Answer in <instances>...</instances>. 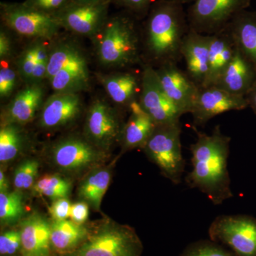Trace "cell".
I'll list each match as a JSON object with an SVG mask.
<instances>
[{
	"mask_svg": "<svg viewBox=\"0 0 256 256\" xmlns=\"http://www.w3.org/2000/svg\"><path fill=\"white\" fill-rule=\"evenodd\" d=\"M22 249V235L20 230H10L0 236V254L12 256Z\"/></svg>",
	"mask_w": 256,
	"mask_h": 256,
	"instance_id": "35",
	"label": "cell"
},
{
	"mask_svg": "<svg viewBox=\"0 0 256 256\" xmlns=\"http://www.w3.org/2000/svg\"><path fill=\"white\" fill-rule=\"evenodd\" d=\"M156 1L158 0H114L116 4L137 18L148 16Z\"/></svg>",
	"mask_w": 256,
	"mask_h": 256,
	"instance_id": "34",
	"label": "cell"
},
{
	"mask_svg": "<svg viewBox=\"0 0 256 256\" xmlns=\"http://www.w3.org/2000/svg\"><path fill=\"white\" fill-rule=\"evenodd\" d=\"M40 169V164L35 160L24 162L15 170L14 185L16 190H28L35 184Z\"/></svg>",
	"mask_w": 256,
	"mask_h": 256,
	"instance_id": "31",
	"label": "cell"
},
{
	"mask_svg": "<svg viewBox=\"0 0 256 256\" xmlns=\"http://www.w3.org/2000/svg\"><path fill=\"white\" fill-rule=\"evenodd\" d=\"M246 98L248 104V108L252 109L254 114L256 116V84L252 88V90L247 94V96H246Z\"/></svg>",
	"mask_w": 256,
	"mask_h": 256,
	"instance_id": "40",
	"label": "cell"
},
{
	"mask_svg": "<svg viewBox=\"0 0 256 256\" xmlns=\"http://www.w3.org/2000/svg\"><path fill=\"white\" fill-rule=\"evenodd\" d=\"M256 84L255 67L237 48L233 60L214 86L233 95L246 97Z\"/></svg>",
	"mask_w": 256,
	"mask_h": 256,
	"instance_id": "20",
	"label": "cell"
},
{
	"mask_svg": "<svg viewBox=\"0 0 256 256\" xmlns=\"http://www.w3.org/2000/svg\"><path fill=\"white\" fill-rule=\"evenodd\" d=\"M252 0H194L188 8L190 28L204 35L223 31L242 12L248 9Z\"/></svg>",
	"mask_w": 256,
	"mask_h": 256,
	"instance_id": "6",
	"label": "cell"
},
{
	"mask_svg": "<svg viewBox=\"0 0 256 256\" xmlns=\"http://www.w3.org/2000/svg\"><path fill=\"white\" fill-rule=\"evenodd\" d=\"M210 36V72L205 88L214 86L232 63L237 50L235 41L227 28Z\"/></svg>",
	"mask_w": 256,
	"mask_h": 256,
	"instance_id": "23",
	"label": "cell"
},
{
	"mask_svg": "<svg viewBox=\"0 0 256 256\" xmlns=\"http://www.w3.org/2000/svg\"><path fill=\"white\" fill-rule=\"evenodd\" d=\"M238 50L256 70V11L242 12L227 26Z\"/></svg>",
	"mask_w": 256,
	"mask_h": 256,
	"instance_id": "25",
	"label": "cell"
},
{
	"mask_svg": "<svg viewBox=\"0 0 256 256\" xmlns=\"http://www.w3.org/2000/svg\"><path fill=\"white\" fill-rule=\"evenodd\" d=\"M77 2L87 3V4H99V3L112 2V0H74Z\"/></svg>",
	"mask_w": 256,
	"mask_h": 256,
	"instance_id": "42",
	"label": "cell"
},
{
	"mask_svg": "<svg viewBox=\"0 0 256 256\" xmlns=\"http://www.w3.org/2000/svg\"><path fill=\"white\" fill-rule=\"evenodd\" d=\"M208 234L212 242L230 248L236 256H256V218L249 216L217 217Z\"/></svg>",
	"mask_w": 256,
	"mask_h": 256,
	"instance_id": "9",
	"label": "cell"
},
{
	"mask_svg": "<svg viewBox=\"0 0 256 256\" xmlns=\"http://www.w3.org/2000/svg\"><path fill=\"white\" fill-rule=\"evenodd\" d=\"M89 216V207L86 202H78L72 205L70 218L74 223L82 225Z\"/></svg>",
	"mask_w": 256,
	"mask_h": 256,
	"instance_id": "38",
	"label": "cell"
},
{
	"mask_svg": "<svg viewBox=\"0 0 256 256\" xmlns=\"http://www.w3.org/2000/svg\"><path fill=\"white\" fill-rule=\"evenodd\" d=\"M23 134L18 124H2L0 130V162L12 161L22 149Z\"/></svg>",
	"mask_w": 256,
	"mask_h": 256,
	"instance_id": "28",
	"label": "cell"
},
{
	"mask_svg": "<svg viewBox=\"0 0 256 256\" xmlns=\"http://www.w3.org/2000/svg\"><path fill=\"white\" fill-rule=\"evenodd\" d=\"M248 108L246 97L229 94L216 86L200 89L192 114L194 124L203 127L214 118L229 111Z\"/></svg>",
	"mask_w": 256,
	"mask_h": 256,
	"instance_id": "13",
	"label": "cell"
},
{
	"mask_svg": "<svg viewBox=\"0 0 256 256\" xmlns=\"http://www.w3.org/2000/svg\"><path fill=\"white\" fill-rule=\"evenodd\" d=\"M181 134L180 122L159 124L143 148L162 174L176 185L182 182L185 168Z\"/></svg>",
	"mask_w": 256,
	"mask_h": 256,
	"instance_id": "5",
	"label": "cell"
},
{
	"mask_svg": "<svg viewBox=\"0 0 256 256\" xmlns=\"http://www.w3.org/2000/svg\"><path fill=\"white\" fill-rule=\"evenodd\" d=\"M174 1L178 2L184 5L186 4H192V2H194V0H174Z\"/></svg>",
	"mask_w": 256,
	"mask_h": 256,
	"instance_id": "43",
	"label": "cell"
},
{
	"mask_svg": "<svg viewBox=\"0 0 256 256\" xmlns=\"http://www.w3.org/2000/svg\"><path fill=\"white\" fill-rule=\"evenodd\" d=\"M82 108L79 94L54 92L42 106L40 126L44 129L66 126L77 119Z\"/></svg>",
	"mask_w": 256,
	"mask_h": 256,
	"instance_id": "17",
	"label": "cell"
},
{
	"mask_svg": "<svg viewBox=\"0 0 256 256\" xmlns=\"http://www.w3.org/2000/svg\"><path fill=\"white\" fill-rule=\"evenodd\" d=\"M110 181V171L106 169L98 170L82 184L79 188V196L88 202L95 210H99Z\"/></svg>",
	"mask_w": 256,
	"mask_h": 256,
	"instance_id": "27",
	"label": "cell"
},
{
	"mask_svg": "<svg viewBox=\"0 0 256 256\" xmlns=\"http://www.w3.org/2000/svg\"><path fill=\"white\" fill-rule=\"evenodd\" d=\"M164 92L182 112L192 114L200 88L178 64H168L156 69Z\"/></svg>",
	"mask_w": 256,
	"mask_h": 256,
	"instance_id": "14",
	"label": "cell"
},
{
	"mask_svg": "<svg viewBox=\"0 0 256 256\" xmlns=\"http://www.w3.org/2000/svg\"><path fill=\"white\" fill-rule=\"evenodd\" d=\"M45 89L43 84H30L18 92L3 114V124H25L34 118L43 104Z\"/></svg>",
	"mask_w": 256,
	"mask_h": 256,
	"instance_id": "19",
	"label": "cell"
},
{
	"mask_svg": "<svg viewBox=\"0 0 256 256\" xmlns=\"http://www.w3.org/2000/svg\"><path fill=\"white\" fill-rule=\"evenodd\" d=\"M87 238L86 228L72 220H54L52 224V245L58 252H73Z\"/></svg>",
	"mask_w": 256,
	"mask_h": 256,
	"instance_id": "26",
	"label": "cell"
},
{
	"mask_svg": "<svg viewBox=\"0 0 256 256\" xmlns=\"http://www.w3.org/2000/svg\"><path fill=\"white\" fill-rule=\"evenodd\" d=\"M72 204L67 198L54 200L50 208V214L54 220H67L70 217Z\"/></svg>",
	"mask_w": 256,
	"mask_h": 256,
	"instance_id": "37",
	"label": "cell"
},
{
	"mask_svg": "<svg viewBox=\"0 0 256 256\" xmlns=\"http://www.w3.org/2000/svg\"><path fill=\"white\" fill-rule=\"evenodd\" d=\"M140 105L158 126L176 124L183 116L164 92L156 68L143 65Z\"/></svg>",
	"mask_w": 256,
	"mask_h": 256,
	"instance_id": "11",
	"label": "cell"
},
{
	"mask_svg": "<svg viewBox=\"0 0 256 256\" xmlns=\"http://www.w3.org/2000/svg\"><path fill=\"white\" fill-rule=\"evenodd\" d=\"M18 70L1 62L0 70V98L2 100L11 97L18 84Z\"/></svg>",
	"mask_w": 256,
	"mask_h": 256,
	"instance_id": "33",
	"label": "cell"
},
{
	"mask_svg": "<svg viewBox=\"0 0 256 256\" xmlns=\"http://www.w3.org/2000/svg\"><path fill=\"white\" fill-rule=\"evenodd\" d=\"M142 245L127 226H106L64 256H140Z\"/></svg>",
	"mask_w": 256,
	"mask_h": 256,
	"instance_id": "7",
	"label": "cell"
},
{
	"mask_svg": "<svg viewBox=\"0 0 256 256\" xmlns=\"http://www.w3.org/2000/svg\"><path fill=\"white\" fill-rule=\"evenodd\" d=\"M109 97L118 105L130 108L132 102L139 100L142 90V72H127L97 76Z\"/></svg>",
	"mask_w": 256,
	"mask_h": 256,
	"instance_id": "22",
	"label": "cell"
},
{
	"mask_svg": "<svg viewBox=\"0 0 256 256\" xmlns=\"http://www.w3.org/2000/svg\"><path fill=\"white\" fill-rule=\"evenodd\" d=\"M24 203L21 191L0 193V220L2 224L12 225L22 218Z\"/></svg>",
	"mask_w": 256,
	"mask_h": 256,
	"instance_id": "29",
	"label": "cell"
},
{
	"mask_svg": "<svg viewBox=\"0 0 256 256\" xmlns=\"http://www.w3.org/2000/svg\"><path fill=\"white\" fill-rule=\"evenodd\" d=\"M22 252L24 256H50L52 224L44 216L34 214L21 224Z\"/></svg>",
	"mask_w": 256,
	"mask_h": 256,
	"instance_id": "18",
	"label": "cell"
},
{
	"mask_svg": "<svg viewBox=\"0 0 256 256\" xmlns=\"http://www.w3.org/2000/svg\"><path fill=\"white\" fill-rule=\"evenodd\" d=\"M210 36L190 28L182 48L186 73L200 89L206 86L210 72Z\"/></svg>",
	"mask_w": 256,
	"mask_h": 256,
	"instance_id": "16",
	"label": "cell"
},
{
	"mask_svg": "<svg viewBox=\"0 0 256 256\" xmlns=\"http://www.w3.org/2000/svg\"><path fill=\"white\" fill-rule=\"evenodd\" d=\"M130 116L122 129V144L124 149L144 148L158 124L140 105L139 100L129 108Z\"/></svg>",
	"mask_w": 256,
	"mask_h": 256,
	"instance_id": "24",
	"label": "cell"
},
{
	"mask_svg": "<svg viewBox=\"0 0 256 256\" xmlns=\"http://www.w3.org/2000/svg\"><path fill=\"white\" fill-rule=\"evenodd\" d=\"M196 142L192 144L193 170L186 178L191 188L204 194L216 206L233 197L228 170L232 138L222 132L220 126L212 134L197 132Z\"/></svg>",
	"mask_w": 256,
	"mask_h": 256,
	"instance_id": "2",
	"label": "cell"
},
{
	"mask_svg": "<svg viewBox=\"0 0 256 256\" xmlns=\"http://www.w3.org/2000/svg\"><path fill=\"white\" fill-rule=\"evenodd\" d=\"M72 185L66 178L58 175H46L34 185L35 193L52 200L67 198L72 191Z\"/></svg>",
	"mask_w": 256,
	"mask_h": 256,
	"instance_id": "30",
	"label": "cell"
},
{
	"mask_svg": "<svg viewBox=\"0 0 256 256\" xmlns=\"http://www.w3.org/2000/svg\"><path fill=\"white\" fill-rule=\"evenodd\" d=\"M99 150L88 141L70 138L55 144L52 156L60 169L68 172L82 171L90 168L100 159Z\"/></svg>",
	"mask_w": 256,
	"mask_h": 256,
	"instance_id": "15",
	"label": "cell"
},
{
	"mask_svg": "<svg viewBox=\"0 0 256 256\" xmlns=\"http://www.w3.org/2000/svg\"><path fill=\"white\" fill-rule=\"evenodd\" d=\"M46 40H36L26 47L16 62V68L20 78L26 84H42L46 79L50 50Z\"/></svg>",
	"mask_w": 256,
	"mask_h": 256,
	"instance_id": "21",
	"label": "cell"
},
{
	"mask_svg": "<svg viewBox=\"0 0 256 256\" xmlns=\"http://www.w3.org/2000/svg\"><path fill=\"white\" fill-rule=\"evenodd\" d=\"M46 80L54 92L80 94L90 86V70L85 55L72 42L50 50Z\"/></svg>",
	"mask_w": 256,
	"mask_h": 256,
	"instance_id": "4",
	"label": "cell"
},
{
	"mask_svg": "<svg viewBox=\"0 0 256 256\" xmlns=\"http://www.w3.org/2000/svg\"><path fill=\"white\" fill-rule=\"evenodd\" d=\"M8 188H9V183H8L4 172L1 170V172H0V192L1 193L8 192Z\"/></svg>",
	"mask_w": 256,
	"mask_h": 256,
	"instance_id": "41",
	"label": "cell"
},
{
	"mask_svg": "<svg viewBox=\"0 0 256 256\" xmlns=\"http://www.w3.org/2000/svg\"><path fill=\"white\" fill-rule=\"evenodd\" d=\"M0 14L6 28L28 38L50 40L62 28L54 16L28 8L24 3H1Z\"/></svg>",
	"mask_w": 256,
	"mask_h": 256,
	"instance_id": "8",
	"label": "cell"
},
{
	"mask_svg": "<svg viewBox=\"0 0 256 256\" xmlns=\"http://www.w3.org/2000/svg\"><path fill=\"white\" fill-rule=\"evenodd\" d=\"M117 112L105 101H94L88 112L85 132L88 141L98 149H108L122 136Z\"/></svg>",
	"mask_w": 256,
	"mask_h": 256,
	"instance_id": "12",
	"label": "cell"
},
{
	"mask_svg": "<svg viewBox=\"0 0 256 256\" xmlns=\"http://www.w3.org/2000/svg\"><path fill=\"white\" fill-rule=\"evenodd\" d=\"M110 4H87L72 0L54 16L60 28L80 36L92 38L108 18Z\"/></svg>",
	"mask_w": 256,
	"mask_h": 256,
	"instance_id": "10",
	"label": "cell"
},
{
	"mask_svg": "<svg viewBox=\"0 0 256 256\" xmlns=\"http://www.w3.org/2000/svg\"><path fill=\"white\" fill-rule=\"evenodd\" d=\"M181 256H236L214 242H200L190 246Z\"/></svg>",
	"mask_w": 256,
	"mask_h": 256,
	"instance_id": "32",
	"label": "cell"
},
{
	"mask_svg": "<svg viewBox=\"0 0 256 256\" xmlns=\"http://www.w3.org/2000/svg\"><path fill=\"white\" fill-rule=\"evenodd\" d=\"M72 1V0H26L23 3L32 9L54 16Z\"/></svg>",
	"mask_w": 256,
	"mask_h": 256,
	"instance_id": "36",
	"label": "cell"
},
{
	"mask_svg": "<svg viewBox=\"0 0 256 256\" xmlns=\"http://www.w3.org/2000/svg\"><path fill=\"white\" fill-rule=\"evenodd\" d=\"M95 40L98 58L105 66L129 68L142 62V36L132 14L108 18Z\"/></svg>",
	"mask_w": 256,
	"mask_h": 256,
	"instance_id": "3",
	"label": "cell"
},
{
	"mask_svg": "<svg viewBox=\"0 0 256 256\" xmlns=\"http://www.w3.org/2000/svg\"><path fill=\"white\" fill-rule=\"evenodd\" d=\"M12 52L11 40L4 30L0 32V60H9Z\"/></svg>",
	"mask_w": 256,
	"mask_h": 256,
	"instance_id": "39",
	"label": "cell"
},
{
	"mask_svg": "<svg viewBox=\"0 0 256 256\" xmlns=\"http://www.w3.org/2000/svg\"><path fill=\"white\" fill-rule=\"evenodd\" d=\"M146 16L142 36L144 65L156 69L180 63L183 60L184 41L190 30L184 5L174 0H158Z\"/></svg>",
	"mask_w": 256,
	"mask_h": 256,
	"instance_id": "1",
	"label": "cell"
}]
</instances>
